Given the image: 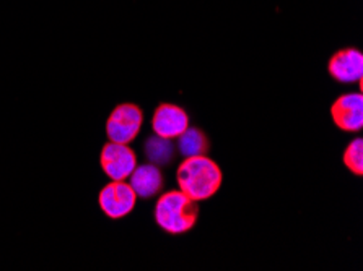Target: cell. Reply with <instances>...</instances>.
Segmentation results:
<instances>
[{
  "label": "cell",
  "instance_id": "10",
  "mask_svg": "<svg viewBox=\"0 0 363 271\" xmlns=\"http://www.w3.org/2000/svg\"><path fill=\"white\" fill-rule=\"evenodd\" d=\"M211 143L206 134L197 127H188L183 134L178 137V151L184 158L192 156H207Z\"/></svg>",
  "mask_w": 363,
  "mask_h": 271
},
{
  "label": "cell",
  "instance_id": "5",
  "mask_svg": "<svg viewBox=\"0 0 363 271\" xmlns=\"http://www.w3.org/2000/svg\"><path fill=\"white\" fill-rule=\"evenodd\" d=\"M100 164L103 173L111 180H125L135 169L137 156L128 145L109 142L101 149Z\"/></svg>",
  "mask_w": 363,
  "mask_h": 271
},
{
  "label": "cell",
  "instance_id": "9",
  "mask_svg": "<svg viewBox=\"0 0 363 271\" xmlns=\"http://www.w3.org/2000/svg\"><path fill=\"white\" fill-rule=\"evenodd\" d=\"M130 187L134 189L135 195L140 198H152L157 193L163 190L164 180L162 171L158 169V166L148 163L135 166V169L132 171L129 175Z\"/></svg>",
  "mask_w": 363,
  "mask_h": 271
},
{
  "label": "cell",
  "instance_id": "12",
  "mask_svg": "<svg viewBox=\"0 0 363 271\" xmlns=\"http://www.w3.org/2000/svg\"><path fill=\"white\" fill-rule=\"evenodd\" d=\"M344 164L352 174L363 175V140L355 138L344 153Z\"/></svg>",
  "mask_w": 363,
  "mask_h": 271
},
{
  "label": "cell",
  "instance_id": "1",
  "mask_svg": "<svg viewBox=\"0 0 363 271\" xmlns=\"http://www.w3.org/2000/svg\"><path fill=\"white\" fill-rule=\"evenodd\" d=\"M179 190L191 200L203 202L216 195L223 182V173L207 156L186 158L176 173Z\"/></svg>",
  "mask_w": 363,
  "mask_h": 271
},
{
  "label": "cell",
  "instance_id": "7",
  "mask_svg": "<svg viewBox=\"0 0 363 271\" xmlns=\"http://www.w3.org/2000/svg\"><path fill=\"white\" fill-rule=\"evenodd\" d=\"M328 71L339 83L359 81L363 79V54L355 47L340 49L329 60Z\"/></svg>",
  "mask_w": 363,
  "mask_h": 271
},
{
  "label": "cell",
  "instance_id": "4",
  "mask_svg": "<svg viewBox=\"0 0 363 271\" xmlns=\"http://www.w3.org/2000/svg\"><path fill=\"white\" fill-rule=\"evenodd\" d=\"M137 195L130 184H125L124 180H113L111 184L103 187L98 197L101 212L111 219H121L128 217L135 208Z\"/></svg>",
  "mask_w": 363,
  "mask_h": 271
},
{
  "label": "cell",
  "instance_id": "11",
  "mask_svg": "<svg viewBox=\"0 0 363 271\" xmlns=\"http://www.w3.org/2000/svg\"><path fill=\"white\" fill-rule=\"evenodd\" d=\"M174 145L168 138H162L158 135H153L148 138L144 145V154L148 159V163L163 168L168 166L174 159Z\"/></svg>",
  "mask_w": 363,
  "mask_h": 271
},
{
  "label": "cell",
  "instance_id": "3",
  "mask_svg": "<svg viewBox=\"0 0 363 271\" xmlns=\"http://www.w3.org/2000/svg\"><path fill=\"white\" fill-rule=\"evenodd\" d=\"M144 124V114L142 109L135 104H121L113 110L106 122V134L109 142L129 145L135 137L139 135Z\"/></svg>",
  "mask_w": 363,
  "mask_h": 271
},
{
  "label": "cell",
  "instance_id": "2",
  "mask_svg": "<svg viewBox=\"0 0 363 271\" xmlns=\"http://www.w3.org/2000/svg\"><path fill=\"white\" fill-rule=\"evenodd\" d=\"M199 219V204L181 190L163 193L155 207V221L168 234L189 232Z\"/></svg>",
  "mask_w": 363,
  "mask_h": 271
},
{
  "label": "cell",
  "instance_id": "6",
  "mask_svg": "<svg viewBox=\"0 0 363 271\" xmlns=\"http://www.w3.org/2000/svg\"><path fill=\"white\" fill-rule=\"evenodd\" d=\"M331 115L337 129L344 132H360L363 129V96L352 93L335 99Z\"/></svg>",
  "mask_w": 363,
  "mask_h": 271
},
{
  "label": "cell",
  "instance_id": "8",
  "mask_svg": "<svg viewBox=\"0 0 363 271\" xmlns=\"http://www.w3.org/2000/svg\"><path fill=\"white\" fill-rule=\"evenodd\" d=\"M188 127V114L184 113V109L174 106V104H160L153 114L152 129L155 135L162 138H168V140L178 138Z\"/></svg>",
  "mask_w": 363,
  "mask_h": 271
}]
</instances>
